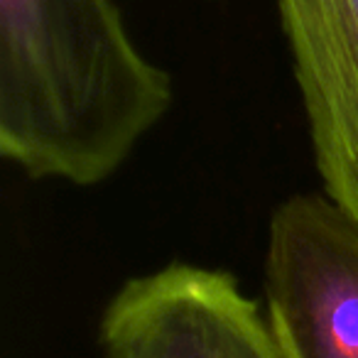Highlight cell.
I'll return each mask as SVG.
<instances>
[{
	"label": "cell",
	"mask_w": 358,
	"mask_h": 358,
	"mask_svg": "<svg viewBox=\"0 0 358 358\" xmlns=\"http://www.w3.org/2000/svg\"><path fill=\"white\" fill-rule=\"evenodd\" d=\"M169 106L113 0H0V152L30 177L99 185Z\"/></svg>",
	"instance_id": "1"
},
{
	"label": "cell",
	"mask_w": 358,
	"mask_h": 358,
	"mask_svg": "<svg viewBox=\"0 0 358 358\" xmlns=\"http://www.w3.org/2000/svg\"><path fill=\"white\" fill-rule=\"evenodd\" d=\"M268 322L285 358H358V221L297 194L270 219Z\"/></svg>",
	"instance_id": "2"
},
{
	"label": "cell",
	"mask_w": 358,
	"mask_h": 358,
	"mask_svg": "<svg viewBox=\"0 0 358 358\" xmlns=\"http://www.w3.org/2000/svg\"><path fill=\"white\" fill-rule=\"evenodd\" d=\"M101 346L103 358H285L229 273L185 263L128 280L106 307Z\"/></svg>",
	"instance_id": "3"
},
{
	"label": "cell",
	"mask_w": 358,
	"mask_h": 358,
	"mask_svg": "<svg viewBox=\"0 0 358 358\" xmlns=\"http://www.w3.org/2000/svg\"><path fill=\"white\" fill-rule=\"evenodd\" d=\"M334 204L358 221V0H278Z\"/></svg>",
	"instance_id": "4"
}]
</instances>
